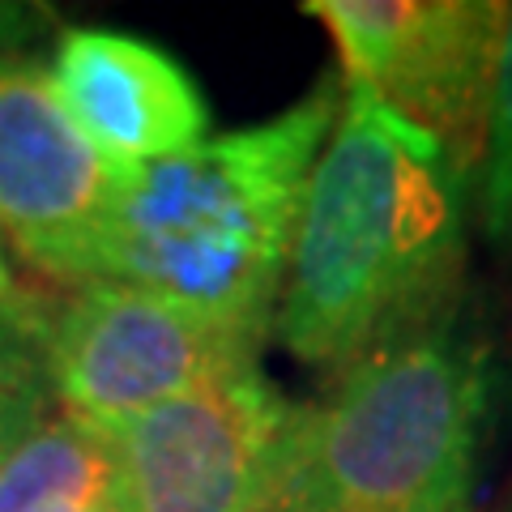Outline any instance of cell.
Segmentation results:
<instances>
[{
    "instance_id": "6da1fadb",
    "label": "cell",
    "mask_w": 512,
    "mask_h": 512,
    "mask_svg": "<svg viewBox=\"0 0 512 512\" xmlns=\"http://www.w3.org/2000/svg\"><path fill=\"white\" fill-rule=\"evenodd\" d=\"M461 269L466 175L440 141L346 82L286 252L282 346L346 372L457 312Z\"/></svg>"
},
{
    "instance_id": "7a4b0ae2",
    "label": "cell",
    "mask_w": 512,
    "mask_h": 512,
    "mask_svg": "<svg viewBox=\"0 0 512 512\" xmlns=\"http://www.w3.org/2000/svg\"><path fill=\"white\" fill-rule=\"evenodd\" d=\"M338 107L342 90L320 82L274 120L210 137L163 163L128 167L94 282L146 286L265 333L303 188Z\"/></svg>"
},
{
    "instance_id": "3957f363",
    "label": "cell",
    "mask_w": 512,
    "mask_h": 512,
    "mask_svg": "<svg viewBox=\"0 0 512 512\" xmlns=\"http://www.w3.org/2000/svg\"><path fill=\"white\" fill-rule=\"evenodd\" d=\"M495 402L487 333L461 312L338 372L295 410L269 512H466Z\"/></svg>"
},
{
    "instance_id": "277c9868",
    "label": "cell",
    "mask_w": 512,
    "mask_h": 512,
    "mask_svg": "<svg viewBox=\"0 0 512 512\" xmlns=\"http://www.w3.org/2000/svg\"><path fill=\"white\" fill-rule=\"evenodd\" d=\"M295 402L235 367L107 427L120 512H269L295 431Z\"/></svg>"
},
{
    "instance_id": "5b68a950",
    "label": "cell",
    "mask_w": 512,
    "mask_h": 512,
    "mask_svg": "<svg viewBox=\"0 0 512 512\" xmlns=\"http://www.w3.org/2000/svg\"><path fill=\"white\" fill-rule=\"evenodd\" d=\"M35 338L64 414L107 431L192 384L256 363L265 333L146 286L82 282Z\"/></svg>"
},
{
    "instance_id": "8992f818",
    "label": "cell",
    "mask_w": 512,
    "mask_h": 512,
    "mask_svg": "<svg viewBox=\"0 0 512 512\" xmlns=\"http://www.w3.org/2000/svg\"><path fill=\"white\" fill-rule=\"evenodd\" d=\"M303 13L329 30L346 82L414 124L461 175L483 163L487 111L504 13L495 0H308Z\"/></svg>"
},
{
    "instance_id": "52a82bcc",
    "label": "cell",
    "mask_w": 512,
    "mask_h": 512,
    "mask_svg": "<svg viewBox=\"0 0 512 512\" xmlns=\"http://www.w3.org/2000/svg\"><path fill=\"white\" fill-rule=\"evenodd\" d=\"M124 167L77 133L35 60H0V222L35 269L94 282Z\"/></svg>"
},
{
    "instance_id": "ba28073f",
    "label": "cell",
    "mask_w": 512,
    "mask_h": 512,
    "mask_svg": "<svg viewBox=\"0 0 512 512\" xmlns=\"http://www.w3.org/2000/svg\"><path fill=\"white\" fill-rule=\"evenodd\" d=\"M47 77L77 133L124 171L201 146L210 128L192 73L158 43L124 30H64Z\"/></svg>"
},
{
    "instance_id": "9c48e42d",
    "label": "cell",
    "mask_w": 512,
    "mask_h": 512,
    "mask_svg": "<svg viewBox=\"0 0 512 512\" xmlns=\"http://www.w3.org/2000/svg\"><path fill=\"white\" fill-rule=\"evenodd\" d=\"M116 504L107 431L73 414L43 419L0 457V512H90Z\"/></svg>"
},
{
    "instance_id": "30bf717a",
    "label": "cell",
    "mask_w": 512,
    "mask_h": 512,
    "mask_svg": "<svg viewBox=\"0 0 512 512\" xmlns=\"http://www.w3.org/2000/svg\"><path fill=\"white\" fill-rule=\"evenodd\" d=\"M483 180H478V222L495 248L512 256V5L504 13L500 60L487 111V146H483Z\"/></svg>"
},
{
    "instance_id": "8fae6325",
    "label": "cell",
    "mask_w": 512,
    "mask_h": 512,
    "mask_svg": "<svg viewBox=\"0 0 512 512\" xmlns=\"http://www.w3.org/2000/svg\"><path fill=\"white\" fill-rule=\"evenodd\" d=\"M47 402H52V380L35 325L0 312V457L47 419Z\"/></svg>"
},
{
    "instance_id": "7c38bea8",
    "label": "cell",
    "mask_w": 512,
    "mask_h": 512,
    "mask_svg": "<svg viewBox=\"0 0 512 512\" xmlns=\"http://www.w3.org/2000/svg\"><path fill=\"white\" fill-rule=\"evenodd\" d=\"M47 22H52V9H43V5H5V0H0V60L22 52L30 39L43 35Z\"/></svg>"
},
{
    "instance_id": "4fadbf2b",
    "label": "cell",
    "mask_w": 512,
    "mask_h": 512,
    "mask_svg": "<svg viewBox=\"0 0 512 512\" xmlns=\"http://www.w3.org/2000/svg\"><path fill=\"white\" fill-rule=\"evenodd\" d=\"M18 299V291H13V274L5 265V252H0V312H9V303Z\"/></svg>"
},
{
    "instance_id": "5bb4252c",
    "label": "cell",
    "mask_w": 512,
    "mask_h": 512,
    "mask_svg": "<svg viewBox=\"0 0 512 512\" xmlns=\"http://www.w3.org/2000/svg\"><path fill=\"white\" fill-rule=\"evenodd\" d=\"M90 512H120L116 504H103V508H90Z\"/></svg>"
},
{
    "instance_id": "9a60e30c",
    "label": "cell",
    "mask_w": 512,
    "mask_h": 512,
    "mask_svg": "<svg viewBox=\"0 0 512 512\" xmlns=\"http://www.w3.org/2000/svg\"><path fill=\"white\" fill-rule=\"evenodd\" d=\"M466 512H470V508H466Z\"/></svg>"
}]
</instances>
